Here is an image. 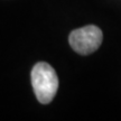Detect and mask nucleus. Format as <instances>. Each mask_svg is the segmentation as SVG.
Masks as SVG:
<instances>
[{
	"instance_id": "obj_1",
	"label": "nucleus",
	"mask_w": 121,
	"mask_h": 121,
	"mask_svg": "<svg viewBox=\"0 0 121 121\" xmlns=\"http://www.w3.org/2000/svg\"><path fill=\"white\" fill-rule=\"evenodd\" d=\"M31 85L35 95L42 104L51 103L58 89V78L51 65L38 62L31 69Z\"/></svg>"
},
{
	"instance_id": "obj_2",
	"label": "nucleus",
	"mask_w": 121,
	"mask_h": 121,
	"mask_svg": "<svg viewBox=\"0 0 121 121\" xmlns=\"http://www.w3.org/2000/svg\"><path fill=\"white\" fill-rule=\"evenodd\" d=\"M103 40L102 30L98 26L87 25L73 30L69 36L71 47L81 55H89L95 52Z\"/></svg>"
}]
</instances>
